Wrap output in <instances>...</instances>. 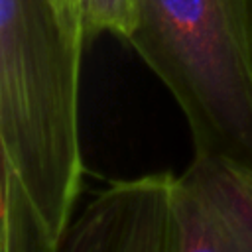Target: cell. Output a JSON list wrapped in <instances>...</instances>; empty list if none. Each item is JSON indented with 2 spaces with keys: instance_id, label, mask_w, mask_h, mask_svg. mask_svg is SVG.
Returning <instances> with one entry per match:
<instances>
[{
  "instance_id": "cell-1",
  "label": "cell",
  "mask_w": 252,
  "mask_h": 252,
  "mask_svg": "<svg viewBox=\"0 0 252 252\" xmlns=\"http://www.w3.org/2000/svg\"><path fill=\"white\" fill-rule=\"evenodd\" d=\"M81 0H0V163L22 183L57 246L83 179Z\"/></svg>"
},
{
  "instance_id": "cell-2",
  "label": "cell",
  "mask_w": 252,
  "mask_h": 252,
  "mask_svg": "<svg viewBox=\"0 0 252 252\" xmlns=\"http://www.w3.org/2000/svg\"><path fill=\"white\" fill-rule=\"evenodd\" d=\"M126 41L179 104L195 154L252 169V0H134Z\"/></svg>"
},
{
  "instance_id": "cell-3",
  "label": "cell",
  "mask_w": 252,
  "mask_h": 252,
  "mask_svg": "<svg viewBox=\"0 0 252 252\" xmlns=\"http://www.w3.org/2000/svg\"><path fill=\"white\" fill-rule=\"evenodd\" d=\"M173 252H252V169L195 154L173 183Z\"/></svg>"
},
{
  "instance_id": "cell-4",
  "label": "cell",
  "mask_w": 252,
  "mask_h": 252,
  "mask_svg": "<svg viewBox=\"0 0 252 252\" xmlns=\"http://www.w3.org/2000/svg\"><path fill=\"white\" fill-rule=\"evenodd\" d=\"M171 173L118 181L104 189L67 226V252H173Z\"/></svg>"
},
{
  "instance_id": "cell-5",
  "label": "cell",
  "mask_w": 252,
  "mask_h": 252,
  "mask_svg": "<svg viewBox=\"0 0 252 252\" xmlns=\"http://www.w3.org/2000/svg\"><path fill=\"white\" fill-rule=\"evenodd\" d=\"M2 252H57L39 213L18 177L2 165Z\"/></svg>"
},
{
  "instance_id": "cell-6",
  "label": "cell",
  "mask_w": 252,
  "mask_h": 252,
  "mask_svg": "<svg viewBox=\"0 0 252 252\" xmlns=\"http://www.w3.org/2000/svg\"><path fill=\"white\" fill-rule=\"evenodd\" d=\"M87 41L100 33L128 37L132 26L134 0H81Z\"/></svg>"
}]
</instances>
